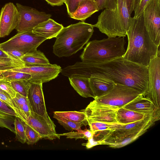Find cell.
<instances>
[{
  "label": "cell",
  "instance_id": "obj_29",
  "mask_svg": "<svg viewBox=\"0 0 160 160\" xmlns=\"http://www.w3.org/2000/svg\"><path fill=\"white\" fill-rule=\"evenodd\" d=\"M15 130V139L22 143H26L25 133V122L22 121L19 118L15 117L14 122Z\"/></svg>",
  "mask_w": 160,
  "mask_h": 160
},
{
  "label": "cell",
  "instance_id": "obj_47",
  "mask_svg": "<svg viewBox=\"0 0 160 160\" xmlns=\"http://www.w3.org/2000/svg\"><path fill=\"white\" fill-rule=\"evenodd\" d=\"M95 0V1H96V0Z\"/></svg>",
  "mask_w": 160,
  "mask_h": 160
},
{
  "label": "cell",
  "instance_id": "obj_27",
  "mask_svg": "<svg viewBox=\"0 0 160 160\" xmlns=\"http://www.w3.org/2000/svg\"><path fill=\"white\" fill-rule=\"evenodd\" d=\"M53 113L74 122L82 123L86 126L88 125L86 116L83 111H56Z\"/></svg>",
  "mask_w": 160,
  "mask_h": 160
},
{
  "label": "cell",
  "instance_id": "obj_26",
  "mask_svg": "<svg viewBox=\"0 0 160 160\" xmlns=\"http://www.w3.org/2000/svg\"><path fill=\"white\" fill-rule=\"evenodd\" d=\"M87 122L90 130L94 133V136L100 137L99 139H102L109 133L122 125L117 123H109L99 122Z\"/></svg>",
  "mask_w": 160,
  "mask_h": 160
},
{
  "label": "cell",
  "instance_id": "obj_28",
  "mask_svg": "<svg viewBox=\"0 0 160 160\" xmlns=\"http://www.w3.org/2000/svg\"><path fill=\"white\" fill-rule=\"evenodd\" d=\"M2 78L10 82L16 80H28L31 78V75L28 73L11 70L2 71Z\"/></svg>",
  "mask_w": 160,
  "mask_h": 160
},
{
  "label": "cell",
  "instance_id": "obj_11",
  "mask_svg": "<svg viewBox=\"0 0 160 160\" xmlns=\"http://www.w3.org/2000/svg\"><path fill=\"white\" fill-rule=\"evenodd\" d=\"M118 108L94 100L90 103L83 111L86 114L87 121L118 124L115 118L116 112Z\"/></svg>",
  "mask_w": 160,
  "mask_h": 160
},
{
  "label": "cell",
  "instance_id": "obj_10",
  "mask_svg": "<svg viewBox=\"0 0 160 160\" xmlns=\"http://www.w3.org/2000/svg\"><path fill=\"white\" fill-rule=\"evenodd\" d=\"M160 54L159 51L148 66V84L147 93L144 97L159 108L160 106Z\"/></svg>",
  "mask_w": 160,
  "mask_h": 160
},
{
  "label": "cell",
  "instance_id": "obj_33",
  "mask_svg": "<svg viewBox=\"0 0 160 160\" xmlns=\"http://www.w3.org/2000/svg\"><path fill=\"white\" fill-rule=\"evenodd\" d=\"M53 117L57 120L58 123L67 130L70 132L78 130L84 125L82 123H77L72 122L64 118L53 113Z\"/></svg>",
  "mask_w": 160,
  "mask_h": 160
},
{
  "label": "cell",
  "instance_id": "obj_21",
  "mask_svg": "<svg viewBox=\"0 0 160 160\" xmlns=\"http://www.w3.org/2000/svg\"><path fill=\"white\" fill-rule=\"evenodd\" d=\"M89 82L95 98L107 94L113 88L116 84L111 80L97 76L90 77Z\"/></svg>",
  "mask_w": 160,
  "mask_h": 160
},
{
  "label": "cell",
  "instance_id": "obj_6",
  "mask_svg": "<svg viewBox=\"0 0 160 160\" xmlns=\"http://www.w3.org/2000/svg\"><path fill=\"white\" fill-rule=\"evenodd\" d=\"M32 30L18 32L8 41L0 43V48L6 52L17 50L24 54L37 50L47 39L35 33Z\"/></svg>",
  "mask_w": 160,
  "mask_h": 160
},
{
  "label": "cell",
  "instance_id": "obj_5",
  "mask_svg": "<svg viewBox=\"0 0 160 160\" xmlns=\"http://www.w3.org/2000/svg\"><path fill=\"white\" fill-rule=\"evenodd\" d=\"M124 37H108L87 43L80 58L83 62H101L123 56L126 50Z\"/></svg>",
  "mask_w": 160,
  "mask_h": 160
},
{
  "label": "cell",
  "instance_id": "obj_4",
  "mask_svg": "<svg viewBox=\"0 0 160 160\" xmlns=\"http://www.w3.org/2000/svg\"><path fill=\"white\" fill-rule=\"evenodd\" d=\"M132 19L126 0H117L116 8L114 10L104 9L98 16L97 23L93 26L108 37H125Z\"/></svg>",
  "mask_w": 160,
  "mask_h": 160
},
{
  "label": "cell",
  "instance_id": "obj_1",
  "mask_svg": "<svg viewBox=\"0 0 160 160\" xmlns=\"http://www.w3.org/2000/svg\"><path fill=\"white\" fill-rule=\"evenodd\" d=\"M77 74L89 78L98 76L126 85L146 95L148 84V67L128 61L122 56L101 62H79Z\"/></svg>",
  "mask_w": 160,
  "mask_h": 160
},
{
  "label": "cell",
  "instance_id": "obj_20",
  "mask_svg": "<svg viewBox=\"0 0 160 160\" xmlns=\"http://www.w3.org/2000/svg\"><path fill=\"white\" fill-rule=\"evenodd\" d=\"M99 11L96 1L83 0L79 4L76 10L70 15V18L84 22L92 14Z\"/></svg>",
  "mask_w": 160,
  "mask_h": 160
},
{
  "label": "cell",
  "instance_id": "obj_32",
  "mask_svg": "<svg viewBox=\"0 0 160 160\" xmlns=\"http://www.w3.org/2000/svg\"><path fill=\"white\" fill-rule=\"evenodd\" d=\"M12 86L16 92L22 96L28 97L31 83L28 80H16L11 82Z\"/></svg>",
  "mask_w": 160,
  "mask_h": 160
},
{
  "label": "cell",
  "instance_id": "obj_15",
  "mask_svg": "<svg viewBox=\"0 0 160 160\" xmlns=\"http://www.w3.org/2000/svg\"><path fill=\"white\" fill-rule=\"evenodd\" d=\"M19 19V13L16 6L11 2L2 8L0 13V37L8 35L15 29Z\"/></svg>",
  "mask_w": 160,
  "mask_h": 160
},
{
  "label": "cell",
  "instance_id": "obj_17",
  "mask_svg": "<svg viewBox=\"0 0 160 160\" xmlns=\"http://www.w3.org/2000/svg\"><path fill=\"white\" fill-rule=\"evenodd\" d=\"M63 28L62 24L50 18L39 24L32 30L35 33L48 39L56 38Z\"/></svg>",
  "mask_w": 160,
  "mask_h": 160
},
{
  "label": "cell",
  "instance_id": "obj_16",
  "mask_svg": "<svg viewBox=\"0 0 160 160\" xmlns=\"http://www.w3.org/2000/svg\"><path fill=\"white\" fill-rule=\"evenodd\" d=\"M42 83H31L28 98L32 112L41 116L47 110Z\"/></svg>",
  "mask_w": 160,
  "mask_h": 160
},
{
  "label": "cell",
  "instance_id": "obj_30",
  "mask_svg": "<svg viewBox=\"0 0 160 160\" xmlns=\"http://www.w3.org/2000/svg\"><path fill=\"white\" fill-rule=\"evenodd\" d=\"M76 132L71 131L62 134H59L61 136H65L67 138L72 139L75 140L79 139H84L88 140L89 138L94 137V133L91 131L86 129L84 130L81 129L76 131Z\"/></svg>",
  "mask_w": 160,
  "mask_h": 160
},
{
  "label": "cell",
  "instance_id": "obj_18",
  "mask_svg": "<svg viewBox=\"0 0 160 160\" xmlns=\"http://www.w3.org/2000/svg\"><path fill=\"white\" fill-rule=\"evenodd\" d=\"M127 109L145 114H152L160 110L150 100L144 96L139 97L123 107Z\"/></svg>",
  "mask_w": 160,
  "mask_h": 160
},
{
  "label": "cell",
  "instance_id": "obj_14",
  "mask_svg": "<svg viewBox=\"0 0 160 160\" xmlns=\"http://www.w3.org/2000/svg\"><path fill=\"white\" fill-rule=\"evenodd\" d=\"M160 115L159 110L149 114L142 120L125 125H122L100 140L107 138L130 134L146 128H150L155 124L157 121L159 120Z\"/></svg>",
  "mask_w": 160,
  "mask_h": 160
},
{
  "label": "cell",
  "instance_id": "obj_8",
  "mask_svg": "<svg viewBox=\"0 0 160 160\" xmlns=\"http://www.w3.org/2000/svg\"><path fill=\"white\" fill-rule=\"evenodd\" d=\"M143 22L151 39L157 46L160 44V0H149L142 12Z\"/></svg>",
  "mask_w": 160,
  "mask_h": 160
},
{
  "label": "cell",
  "instance_id": "obj_23",
  "mask_svg": "<svg viewBox=\"0 0 160 160\" xmlns=\"http://www.w3.org/2000/svg\"><path fill=\"white\" fill-rule=\"evenodd\" d=\"M15 117H18L12 109L0 100V127L15 133L14 124Z\"/></svg>",
  "mask_w": 160,
  "mask_h": 160
},
{
  "label": "cell",
  "instance_id": "obj_34",
  "mask_svg": "<svg viewBox=\"0 0 160 160\" xmlns=\"http://www.w3.org/2000/svg\"><path fill=\"white\" fill-rule=\"evenodd\" d=\"M26 143L32 145L42 139L39 134L27 123H25Z\"/></svg>",
  "mask_w": 160,
  "mask_h": 160
},
{
  "label": "cell",
  "instance_id": "obj_48",
  "mask_svg": "<svg viewBox=\"0 0 160 160\" xmlns=\"http://www.w3.org/2000/svg\"></svg>",
  "mask_w": 160,
  "mask_h": 160
},
{
  "label": "cell",
  "instance_id": "obj_12",
  "mask_svg": "<svg viewBox=\"0 0 160 160\" xmlns=\"http://www.w3.org/2000/svg\"><path fill=\"white\" fill-rule=\"evenodd\" d=\"M38 132L42 138L49 140L59 139L57 133L56 126L46 112L43 116L32 111L26 122Z\"/></svg>",
  "mask_w": 160,
  "mask_h": 160
},
{
  "label": "cell",
  "instance_id": "obj_7",
  "mask_svg": "<svg viewBox=\"0 0 160 160\" xmlns=\"http://www.w3.org/2000/svg\"><path fill=\"white\" fill-rule=\"evenodd\" d=\"M143 94L136 89L123 85L116 83L113 88L107 94L94 100L101 103L121 108Z\"/></svg>",
  "mask_w": 160,
  "mask_h": 160
},
{
  "label": "cell",
  "instance_id": "obj_2",
  "mask_svg": "<svg viewBox=\"0 0 160 160\" xmlns=\"http://www.w3.org/2000/svg\"><path fill=\"white\" fill-rule=\"evenodd\" d=\"M128 44L122 56L125 59L147 67L160 51L151 39L144 26L142 14L132 18L127 32Z\"/></svg>",
  "mask_w": 160,
  "mask_h": 160
},
{
  "label": "cell",
  "instance_id": "obj_39",
  "mask_svg": "<svg viewBox=\"0 0 160 160\" xmlns=\"http://www.w3.org/2000/svg\"><path fill=\"white\" fill-rule=\"evenodd\" d=\"M149 0H138L134 10V18H136L142 14L145 6Z\"/></svg>",
  "mask_w": 160,
  "mask_h": 160
},
{
  "label": "cell",
  "instance_id": "obj_46",
  "mask_svg": "<svg viewBox=\"0 0 160 160\" xmlns=\"http://www.w3.org/2000/svg\"><path fill=\"white\" fill-rule=\"evenodd\" d=\"M4 91L3 90H2L0 88V92H2Z\"/></svg>",
  "mask_w": 160,
  "mask_h": 160
},
{
  "label": "cell",
  "instance_id": "obj_36",
  "mask_svg": "<svg viewBox=\"0 0 160 160\" xmlns=\"http://www.w3.org/2000/svg\"><path fill=\"white\" fill-rule=\"evenodd\" d=\"M0 88L8 94L11 98H14L17 92L13 89L11 82L3 79H0Z\"/></svg>",
  "mask_w": 160,
  "mask_h": 160
},
{
  "label": "cell",
  "instance_id": "obj_43",
  "mask_svg": "<svg viewBox=\"0 0 160 160\" xmlns=\"http://www.w3.org/2000/svg\"><path fill=\"white\" fill-rule=\"evenodd\" d=\"M48 3L52 6H60L62 5L64 0H45Z\"/></svg>",
  "mask_w": 160,
  "mask_h": 160
},
{
  "label": "cell",
  "instance_id": "obj_35",
  "mask_svg": "<svg viewBox=\"0 0 160 160\" xmlns=\"http://www.w3.org/2000/svg\"><path fill=\"white\" fill-rule=\"evenodd\" d=\"M99 11L107 9L114 10L116 8L117 0H96Z\"/></svg>",
  "mask_w": 160,
  "mask_h": 160
},
{
  "label": "cell",
  "instance_id": "obj_42",
  "mask_svg": "<svg viewBox=\"0 0 160 160\" xmlns=\"http://www.w3.org/2000/svg\"><path fill=\"white\" fill-rule=\"evenodd\" d=\"M138 0H126V3L130 15L134 10Z\"/></svg>",
  "mask_w": 160,
  "mask_h": 160
},
{
  "label": "cell",
  "instance_id": "obj_31",
  "mask_svg": "<svg viewBox=\"0 0 160 160\" xmlns=\"http://www.w3.org/2000/svg\"><path fill=\"white\" fill-rule=\"evenodd\" d=\"M25 67L23 63L15 59L0 58V71Z\"/></svg>",
  "mask_w": 160,
  "mask_h": 160
},
{
  "label": "cell",
  "instance_id": "obj_41",
  "mask_svg": "<svg viewBox=\"0 0 160 160\" xmlns=\"http://www.w3.org/2000/svg\"><path fill=\"white\" fill-rule=\"evenodd\" d=\"M6 52L13 58L23 63L21 58L24 54L22 52L17 50H11Z\"/></svg>",
  "mask_w": 160,
  "mask_h": 160
},
{
  "label": "cell",
  "instance_id": "obj_9",
  "mask_svg": "<svg viewBox=\"0 0 160 160\" xmlns=\"http://www.w3.org/2000/svg\"><path fill=\"white\" fill-rule=\"evenodd\" d=\"M16 5L19 13V19L15 29L18 32L32 30L39 24L52 16L50 14L19 3Z\"/></svg>",
  "mask_w": 160,
  "mask_h": 160
},
{
  "label": "cell",
  "instance_id": "obj_19",
  "mask_svg": "<svg viewBox=\"0 0 160 160\" xmlns=\"http://www.w3.org/2000/svg\"><path fill=\"white\" fill-rule=\"evenodd\" d=\"M68 79L71 86L81 96L95 98L90 85L89 78L72 75L69 77Z\"/></svg>",
  "mask_w": 160,
  "mask_h": 160
},
{
  "label": "cell",
  "instance_id": "obj_40",
  "mask_svg": "<svg viewBox=\"0 0 160 160\" xmlns=\"http://www.w3.org/2000/svg\"><path fill=\"white\" fill-rule=\"evenodd\" d=\"M88 140L87 143L82 144V145L85 146L87 149H90L95 146L101 145V141L95 140L93 137L89 138Z\"/></svg>",
  "mask_w": 160,
  "mask_h": 160
},
{
  "label": "cell",
  "instance_id": "obj_44",
  "mask_svg": "<svg viewBox=\"0 0 160 160\" xmlns=\"http://www.w3.org/2000/svg\"><path fill=\"white\" fill-rule=\"evenodd\" d=\"M0 58H11L12 59H15V58L12 57L10 55H9L6 52L2 50L0 48Z\"/></svg>",
  "mask_w": 160,
  "mask_h": 160
},
{
  "label": "cell",
  "instance_id": "obj_13",
  "mask_svg": "<svg viewBox=\"0 0 160 160\" xmlns=\"http://www.w3.org/2000/svg\"><path fill=\"white\" fill-rule=\"evenodd\" d=\"M10 70L30 74L31 78L28 80L30 83H43L57 77L62 68L56 64H51L47 66L24 67Z\"/></svg>",
  "mask_w": 160,
  "mask_h": 160
},
{
  "label": "cell",
  "instance_id": "obj_22",
  "mask_svg": "<svg viewBox=\"0 0 160 160\" xmlns=\"http://www.w3.org/2000/svg\"><path fill=\"white\" fill-rule=\"evenodd\" d=\"M150 114H151L139 112L122 107L117 110L115 118L118 124L125 125L142 120Z\"/></svg>",
  "mask_w": 160,
  "mask_h": 160
},
{
  "label": "cell",
  "instance_id": "obj_3",
  "mask_svg": "<svg viewBox=\"0 0 160 160\" xmlns=\"http://www.w3.org/2000/svg\"><path fill=\"white\" fill-rule=\"evenodd\" d=\"M93 25L80 22L64 27L56 37L53 52L59 57H69L81 49L92 37Z\"/></svg>",
  "mask_w": 160,
  "mask_h": 160
},
{
  "label": "cell",
  "instance_id": "obj_38",
  "mask_svg": "<svg viewBox=\"0 0 160 160\" xmlns=\"http://www.w3.org/2000/svg\"><path fill=\"white\" fill-rule=\"evenodd\" d=\"M83 0H64L68 14L69 16L73 13L77 8L79 3Z\"/></svg>",
  "mask_w": 160,
  "mask_h": 160
},
{
  "label": "cell",
  "instance_id": "obj_37",
  "mask_svg": "<svg viewBox=\"0 0 160 160\" xmlns=\"http://www.w3.org/2000/svg\"><path fill=\"white\" fill-rule=\"evenodd\" d=\"M0 100L9 106L18 117V111L10 96L5 91L0 92Z\"/></svg>",
  "mask_w": 160,
  "mask_h": 160
},
{
  "label": "cell",
  "instance_id": "obj_24",
  "mask_svg": "<svg viewBox=\"0 0 160 160\" xmlns=\"http://www.w3.org/2000/svg\"><path fill=\"white\" fill-rule=\"evenodd\" d=\"M21 60L27 67L47 66L51 64L44 53L37 49L24 54Z\"/></svg>",
  "mask_w": 160,
  "mask_h": 160
},
{
  "label": "cell",
  "instance_id": "obj_45",
  "mask_svg": "<svg viewBox=\"0 0 160 160\" xmlns=\"http://www.w3.org/2000/svg\"><path fill=\"white\" fill-rule=\"evenodd\" d=\"M2 71H0V79H1L2 77Z\"/></svg>",
  "mask_w": 160,
  "mask_h": 160
},
{
  "label": "cell",
  "instance_id": "obj_25",
  "mask_svg": "<svg viewBox=\"0 0 160 160\" xmlns=\"http://www.w3.org/2000/svg\"><path fill=\"white\" fill-rule=\"evenodd\" d=\"M12 100L18 111V117L26 123L32 111L28 97L17 92L15 97Z\"/></svg>",
  "mask_w": 160,
  "mask_h": 160
}]
</instances>
